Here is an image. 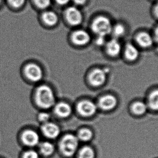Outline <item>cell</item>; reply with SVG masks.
<instances>
[{
	"mask_svg": "<svg viewBox=\"0 0 158 158\" xmlns=\"http://www.w3.org/2000/svg\"><path fill=\"white\" fill-rule=\"evenodd\" d=\"M36 101L40 107L49 108L55 103V97L48 86L42 85L37 88L36 92Z\"/></svg>",
	"mask_w": 158,
	"mask_h": 158,
	"instance_id": "cell-1",
	"label": "cell"
},
{
	"mask_svg": "<svg viewBox=\"0 0 158 158\" xmlns=\"http://www.w3.org/2000/svg\"><path fill=\"white\" fill-rule=\"evenodd\" d=\"M92 29L98 36L106 37L112 33L113 25L110 20L104 16L97 17L92 22Z\"/></svg>",
	"mask_w": 158,
	"mask_h": 158,
	"instance_id": "cell-2",
	"label": "cell"
},
{
	"mask_svg": "<svg viewBox=\"0 0 158 158\" xmlns=\"http://www.w3.org/2000/svg\"><path fill=\"white\" fill-rule=\"evenodd\" d=\"M78 138L73 134H67L60 143V149L64 155L70 156L77 151L78 147Z\"/></svg>",
	"mask_w": 158,
	"mask_h": 158,
	"instance_id": "cell-3",
	"label": "cell"
},
{
	"mask_svg": "<svg viewBox=\"0 0 158 158\" xmlns=\"http://www.w3.org/2000/svg\"><path fill=\"white\" fill-rule=\"evenodd\" d=\"M108 70L106 69L97 68L93 70L90 73L89 79L90 84L94 86H100L102 85L106 80L107 73Z\"/></svg>",
	"mask_w": 158,
	"mask_h": 158,
	"instance_id": "cell-4",
	"label": "cell"
},
{
	"mask_svg": "<svg viewBox=\"0 0 158 158\" xmlns=\"http://www.w3.org/2000/svg\"><path fill=\"white\" fill-rule=\"evenodd\" d=\"M25 74L30 80L37 82L42 79L43 73L41 68L36 64H30L25 68Z\"/></svg>",
	"mask_w": 158,
	"mask_h": 158,
	"instance_id": "cell-5",
	"label": "cell"
},
{
	"mask_svg": "<svg viewBox=\"0 0 158 158\" xmlns=\"http://www.w3.org/2000/svg\"><path fill=\"white\" fill-rule=\"evenodd\" d=\"M77 109L80 114L84 116H92L97 112V106L92 101L84 100L78 104Z\"/></svg>",
	"mask_w": 158,
	"mask_h": 158,
	"instance_id": "cell-6",
	"label": "cell"
},
{
	"mask_svg": "<svg viewBox=\"0 0 158 158\" xmlns=\"http://www.w3.org/2000/svg\"><path fill=\"white\" fill-rule=\"evenodd\" d=\"M66 16L68 22L72 26H77L82 21V15L77 8L71 7L67 9Z\"/></svg>",
	"mask_w": 158,
	"mask_h": 158,
	"instance_id": "cell-7",
	"label": "cell"
},
{
	"mask_svg": "<svg viewBox=\"0 0 158 158\" xmlns=\"http://www.w3.org/2000/svg\"><path fill=\"white\" fill-rule=\"evenodd\" d=\"M72 40L75 44L77 46H85L90 41V36L86 31L78 30L73 34Z\"/></svg>",
	"mask_w": 158,
	"mask_h": 158,
	"instance_id": "cell-8",
	"label": "cell"
},
{
	"mask_svg": "<svg viewBox=\"0 0 158 158\" xmlns=\"http://www.w3.org/2000/svg\"><path fill=\"white\" fill-rule=\"evenodd\" d=\"M106 49L109 56L116 57L121 53V45L118 40L114 38L106 43Z\"/></svg>",
	"mask_w": 158,
	"mask_h": 158,
	"instance_id": "cell-9",
	"label": "cell"
},
{
	"mask_svg": "<svg viewBox=\"0 0 158 158\" xmlns=\"http://www.w3.org/2000/svg\"><path fill=\"white\" fill-rule=\"evenodd\" d=\"M22 140L25 145L34 146L39 142V136L33 130H27L22 134Z\"/></svg>",
	"mask_w": 158,
	"mask_h": 158,
	"instance_id": "cell-10",
	"label": "cell"
},
{
	"mask_svg": "<svg viewBox=\"0 0 158 158\" xmlns=\"http://www.w3.org/2000/svg\"><path fill=\"white\" fill-rule=\"evenodd\" d=\"M100 107L104 110H110L117 105L116 99L112 95H107L102 97L99 102Z\"/></svg>",
	"mask_w": 158,
	"mask_h": 158,
	"instance_id": "cell-11",
	"label": "cell"
},
{
	"mask_svg": "<svg viewBox=\"0 0 158 158\" xmlns=\"http://www.w3.org/2000/svg\"><path fill=\"white\" fill-rule=\"evenodd\" d=\"M42 131L45 136L49 138H56L60 134V128L55 123H44L42 126Z\"/></svg>",
	"mask_w": 158,
	"mask_h": 158,
	"instance_id": "cell-12",
	"label": "cell"
},
{
	"mask_svg": "<svg viewBox=\"0 0 158 158\" xmlns=\"http://www.w3.org/2000/svg\"><path fill=\"white\" fill-rule=\"evenodd\" d=\"M136 41L140 46L147 48L153 45L154 39L149 33L141 32L136 36Z\"/></svg>",
	"mask_w": 158,
	"mask_h": 158,
	"instance_id": "cell-13",
	"label": "cell"
},
{
	"mask_svg": "<svg viewBox=\"0 0 158 158\" xmlns=\"http://www.w3.org/2000/svg\"><path fill=\"white\" fill-rule=\"evenodd\" d=\"M125 55L128 60L130 61H134L138 59L140 52L135 46L129 43L126 46Z\"/></svg>",
	"mask_w": 158,
	"mask_h": 158,
	"instance_id": "cell-14",
	"label": "cell"
},
{
	"mask_svg": "<svg viewBox=\"0 0 158 158\" xmlns=\"http://www.w3.org/2000/svg\"><path fill=\"white\" fill-rule=\"evenodd\" d=\"M55 113L60 117L66 118L70 115L72 113V108L68 103L61 102L55 106Z\"/></svg>",
	"mask_w": 158,
	"mask_h": 158,
	"instance_id": "cell-15",
	"label": "cell"
},
{
	"mask_svg": "<svg viewBox=\"0 0 158 158\" xmlns=\"http://www.w3.org/2000/svg\"><path fill=\"white\" fill-rule=\"evenodd\" d=\"M42 19L44 23L49 26L55 25L58 21L57 15L52 11L44 12L42 15Z\"/></svg>",
	"mask_w": 158,
	"mask_h": 158,
	"instance_id": "cell-16",
	"label": "cell"
},
{
	"mask_svg": "<svg viewBox=\"0 0 158 158\" xmlns=\"http://www.w3.org/2000/svg\"><path fill=\"white\" fill-rule=\"evenodd\" d=\"M147 110V106L143 102H135L132 106V110L134 113L139 115L145 114Z\"/></svg>",
	"mask_w": 158,
	"mask_h": 158,
	"instance_id": "cell-17",
	"label": "cell"
},
{
	"mask_svg": "<svg viewBox=\"0 0 158 158\" xmlns=\"http://www.w3.org/2000/svg\"><path fill=\"white\" fill-rule=\"evenodd\" d=\"M94 150L89 146L83 147L79 152L78 158H94Z\"/></svg>",
	"mask_w": 158,
	"mask_h": 158,
	"instance_id": "cell-18",
	"label": "cell"
},
{
	"mask_svg": "<svg viewBox=\"0 0 158 158\" xmlns=\"http://www.w3.org/2000/svg\"><path fill=\"white\" fill-rule=\"evenodd\" d=\"M40 148L41 152L43 154H44V156H49L54 151V145L49 142H44L42 143L40 145Z\"/></svg>",
	"mask_w": 158,
	"mask_h": 158,
	"instance_id": "cell-19",
	"label": "cell"
},
{
	"mask_svg": "<svg viewBox=\"0 0 158 158\" xmlns=\"http://www.w3.org/2000/svg\"><path fill=\"white\" fill-rule=\"evenodd\" d=\"M149 105L152 109L158 110V89L154 90L149 95Z\"/></svg>",
	"mask_w": 158,
	"mask_h": 158,
	"instance_id": "cell-20",
	"label": "cell"
},
{
	"mask_svg": "<svg viewBox=\"0 0 158 158\" xmlns=\"http://www.w3.org/2000/svg\"><path fill=\"white\" fill-rule=\"evenodd\" d=\"M126 33V28L125 26L122 24H117L113 26L112 33L115 38L121 37L125 35Z\"/></svg>",
	"mask_w": 158,
	"mask_h": 158,
	"instance_id": "cell-21",
	"label": "cell"
},
{
	"mask_svg": "<svg viewBox=\"0 0 158 158\" xmlns=\"http://www.w3.org/2000/svg\"><path fill=\"white\" fill-rule=\"evenodd\" d=\"M93 136L92 132L87 128L82 129L78 133V138L84 141L90 140Z\"/></svg>",
	"mask_w": 158,
	"mask_h": 158,
	"instance_id": "cell-22",
	"label": "cell"
},
{
	"mask_svg": "<svg viewBox=\"0 0 158 158\" xmlns=\"http://www.w3.org/2000/svg\"><path fill=\"white\" fill-rule=\"evenodd\" d=\"M37 7L41 9H45L51 5V0H34Z\"/></svg>",
	"mask_w": 158,
	"mask_h": 158,
	"instance_id": "cell-23",
	"label": "cell"
},
{
	"mask_svg": "<svg viewBox=\"0 0 158 158\" xmlns=\"http://www.w3.org/2000/svg\"><path fill=\"white\" fill-rule=\"evenodd\" d=\"M10 4L15 8H19L24 4L25 0H9Z\"/></svg>",
	"mask_w": 158,
	"mask_h": 158,
	"instance_id": "cell-24",
	"label": "cell"
},
{
	"mask_svg": "<svg viewBox=\"0 0 158 158\" xmlns=\"http://www.w3.org/2000/svg\"><path fill=\"white\" fill-rule=\"evenodd\" d=\"M49 117L50 116L49 114L45 113V112H42L39 115L38 118L39 119L40 121L44 123H46L48 121Z\"/></svg>",
	"mask_w": 158,
	"mask_h": 158,
	"instance_id": "cell-25",
	"label": "cell"
},
{
	"mask_svg": "<svg viewBox=\"0 0 158 158\" xmlns=\"http://www.w3.org/2000/svg\"><path fill=\"white\" fill-rule=\"evenodd\" d=\"M23 158H39V156L37 152L31 150L26 152L23 155Z\"/></svg>",
	"mask_w": 158,
	"mask_h": 158,
	"instance_id": "cell-26",
	"label": "cell"
},
{
	"mask_svg": "<svg viewBox=\"0 0 158 158\" xmlns=\"http://www.w3.org/2000/svg\"><path fill=\"white\" fill-rule=\"evenodd\" d=\"M105 36H98V37L96 39V44L98 46H103V44H105L106 42V40Z\"/></svg>",
	"mask_w": 158,
	"mask_h": 158,
	"instance_id": "cell-27",
	"label": "cell"
},
{
	"mask_svg": "<svg viewBox=\"0 0 158 158\" xmlns=\"http://www.w3.org/2000/svg\"><path fill=\"white\" fill-rule=\"evenodd\" d=\"M87 0H74L75 3L77 5H83L87 2Z\"/></svg>",
	"mask_w": 158,
	"mask_h": 158,
	"instance_id": "cell-28",
	"label": "cell"
},
{
	"mask_svg": "<svg viewBox=\"0 0 158 158\" xmlns=\"http://www.w3.org/2000/svg\"><path fill=\"white\" fill-rule=\"evenodd\" d=\"M56 1L57 3H59V5H64L67 4L70 0H56Z\"/></svg>",
	"mask_w": 158,
	"mask_h": 158,
	"instance_id": "cell-29",
	"label": "cell"
},
{
	"mask_svg": "<svg viewBox=\"0 0 158 158\" xmlns=\"http://www.w3.org/2000/svg\"><path fill=\"white\" fill-rule=\"evenodd\" d=\"M154 40L158 44V26L156 27L154 31Z\"/></svg>",
	"mask_w": 158,
	"mask_h": 158,
	"instance_id": "cell-30",
	"label": "cell"
},
{
	"mask_svg": "<svg viewBox=\"0 0 158 158\" xmlns=\"http://www.w3.org/2000/svg\"><path fill=\"white\" fill-rule=\"evenodd\" d=\"M154 13L156 16L158 18V3L157 5H156L155 9H154Z\"/></svg>",
	"mask_w": 158,
	"mask_h": 158,
	"instance_id": "cell-31",
	"label": "cell"
},
{
	"mask_svg": "<svg viewBox=\"0 0 158 158\" xmlns=\"http://www.w3.org/2000/svg\"><path fill=\"white\" fill-rule=\"evenodd\" d=\"M156 51H157V52H158V47H157V48H156Z\"/></svg>",
	"mask_w": 158,
	"mask_h": 158,
	"instance_id": "cell-32",
	"label": "cell"
},
{
	"mask_svg": "<svg viewBox=\"0 0 158 158\" xmlns=\"http://www.w3.org/2000/svg\"><path fill=\"white\" fill-rule=\"evenodd\" d=\"M1 0H0V4H1Z\"/></svg>",
	"mask_w": 158,
	"mask_h": 158,
	"instance_id": "cell-33",
	"label": "cell"
}]
</instances>
